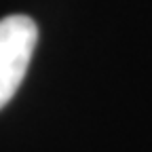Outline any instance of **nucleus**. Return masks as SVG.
Instances as JSON below:
<instances>
[{
	"label": "nucleus",
	"instance_id": "1",
	"mask_svg": "<svg viewBox=\"0 0 152 152\" xmlns=\"http://www.w3.org/2000/svg\"><path fill=\"white\" fill-rule=\"evenodd\" d=\"M38 28L28 15L0 19V108H4L28 72Z\"/></svg>",
	"mask_w": 152,
	"mask_h": 152
}]
</instances>
